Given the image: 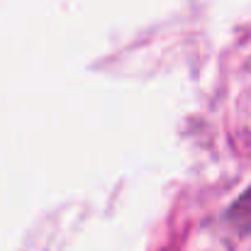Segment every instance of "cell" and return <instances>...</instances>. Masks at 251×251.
Wrapping results in <instances>:
<instances>
[{
	"mask_svg": "<svg viewBox=\"0 0 251 251\" xmlns=\"http://www.w3.org/2000/svg\"><path fill=\"white\" fill-rule=\"evenodd\" d=\"M227 222H229L234 229H239L242 234L251 232V188L244 190V193L237 198V202L229 207Z\"/></svg>",
	"mask_w": 251,
	"mask_h": 251,
	"instance_id": "1",
	"label": "cell"
}]
</instances>
